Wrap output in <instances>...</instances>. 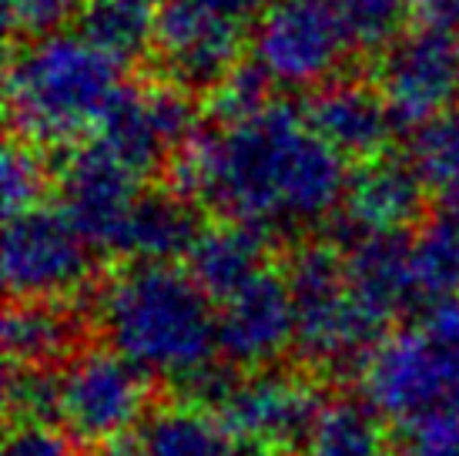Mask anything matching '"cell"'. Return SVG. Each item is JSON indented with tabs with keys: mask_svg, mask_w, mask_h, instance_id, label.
Returning <instances> with one entry per match:
<instances>
[{
	"mask_svg": "<svg viewBox=\"0 0 459 456\" xmlns=\"http://www.w3.org/2000/svg\"><path fill=\"white\" fill-rule=\"evenodd\" d=\"M171 189L265 235H295L342 208L345 158L306 111L272 101L245 121L198 135L168 158Z\"/></svg>",
	"mask_w": 459,
	"mask_h": 456,
	"instance_id": "obj_1",
	"label": "cell"
},
{
	"mask_svg": "<svg viewBox=\"0 0 459 456\" xmlns=\"http://www.w3.org/2000/svg\"><path fill=\"white\" fill-rule=\"evenodd\" d=\"M98 316L111 349L178 390L218 355L215 299L175 262H131L115 272Z\"/></svg>",
	"mask_w": 459,
	"mask_h": 456,
	"instance_id": "obj_2",
	"label": "cell"
},
{
	"mask_svg": "<svg viewBox=\"0 0 459 456\" xmlns=\"http://www.w3.org/2000/svg\"><path fill=\"white\" fill-rule=\"evenodd\" d=\"M121 91V64L81 31L27 38L7 67V114L21 141L71 148L94 135Z\"/></svg>",
	"mask_w": 459,
	"mask_h": 456,
	"instance_id": "obj_3",
	"label": "cell"
},
{
	"mask_svg": "<svg viewBox=\"0 0 459 456\" xmlns=\"http://www.w3.org/2000/svg\"><path fill=\"white\" fill-rule=\"evenodd\" d=\"M362 393L403 430L459 409V299L426 305L420 326L385 336L362 366Z\"/></svg>",
	"mask_w": 459,
	"mask_h": 456,
	"instance_id": "obj_4",
	"label": "cell"
},
{
	"mask_svg": "<svg viewBox=\"0 0 459 456\" xmlns=\"http://www.w3.org/2000/svg\"><path fill=\"white\" fill-rule=\"evenodd\" d=\"M285 282L295 303V349L319 373L362 369L385 339L389 322L349 289L345 252L329 241H306L289 259Z\"/></svg>",
	"mask_w": 459,
	"mask_h": 456,
	"instance_id": "obj_5",
	"label": "cell"
},
{
	"mask_svg": "<svg viewBox=\"0 0 459 456\" xmlns=\"http://www.w3.org/2000/svg\"><path fill=\"white\" fill-rule=\"evenodd\" d=\"M144 419L148 376L117 349H84L57 373V423L77 443H117Z\"/></svg>",
	"mask_w": 459,
	"mask_h": 456,
	"instance_id": "obj_6",
	"label": "cell"
},
{
	"mask_svg": "<svg viewBox=\"0 0 459 456\" xmlns=\"http://www.w3.org/2000/svg\"><path fill=\"white\" fill-rule=\"evenodd\" d=\"M255 61L279 88H322L339 77L352 40L332 0H275L252 31Z\"/></svg>",
	"mask_w": 459,
	"mask_h": 456,
	"instance_id": "obj_7",
	"label": "cell"
},
{
	"mask_svg": "<svg viewBox=\"0 0 459 456\" xmlns=\"http://www.w3.org/2000/svg\"><path fill=\"white\" fill-rule=\"evenodd\" d=\"M61 208H30L4 228V285L11 299H61L88 285L94 259Z\"/></svg>",
	"mask_w": 459,
	"mask_h": 456,
	"instance_id": "obj_8",
	"label": "cell"
},
{
	"mask_svg": "<svg viewBox=\"0 0 459 456\" xmlns=\"http://www.w3.org/2000/svg\"><path fill=\"white\" fill-rule=\"evenodd\" d=\"M248 24L208 11L198 0H161L154 24V57L165 81L185 91H212L242 64Z\"/></svg>",
	"mask_w": 459,
	"mask_h": 456,
	"instance_id": "obj_9",
	"label": "cell"
},
{
	"mask_svg": "<svg viewBox=\"0 0 459 456\" xmlns=\"http://www.w3.org/2000/svg\"><path fill=\"white\" fill-rule=\"evenodd\" d=\"M319 382L295 369H248L231 382L218 417L235 436L262 450H295L306 443L322 413Z\"/></svg>",
	"mask_w": 459,
	"mask_h": 456,
	"instance_id": "obj_10",
	"label": "cell"
},
{
	"mask_svg": "<svg viewBox=\"0 0 459 456\" xmlns=\"http://www.w3.org/2000/svg\"><path fill=\"white\" fill-rule=\"evenodd\" d=\"M399 127H420L449 111L459 94V44L453 34L416 27L379 54L376 77Z\"/></svg>",
	"mask_w": 459,
	"mask_h": 456,
	"instance_id": "obj_11",
	"label": "cell"
},
{
	"mask_svg": "<svg viewBox=\"0 0 459 456\" xmlns=\"http://www.w3.org/2000/svg\"><path fill=\"white\" fill-rule=\"evenodd\" d=\"M144 178L101 148L98 141L74 145L57 175L61 215L77 228L91 249L117 252V241L131 215V205L144 191Z\"/></svg>",
	"mask_w": 459,
	"mask_h": 456,
	"instance_id": "obj_12",
	"label": "cell"
},
{
	"mask_svg": "<svg viewBox=\"0 0 459 456\" xmlns=\"http://www.w3.org/2000/svg\"><path fill=\"white\" fill-rule=\"evenodd\" d=\"M295 346V303L285 276H262L218 303V355L235 369L275 366Z\"/></svg>",
	"mask_w": 459,
	"mask_h": 456,
	"instance_id": "obj_13",
	"label": "cell"
},
{
	"mask_svg": "<svg viewBox=\"0 0 459 456\" xmlns=\"http://www.w3.org/2000/svg\"><path fill=\"white\" fill-rule=\"evenodd\" d=\"M426 202L429 189L409 158L376 154L349 171L342 218L352 239L369 232H406L426 222Z\"/></svg>",
	"mask_w": 459,
	"mask_h": 456,
	"instance_id": "obj_14",
	"label": "cell"
},
{
	"mask_svg": "<svg viewBox=\"0 0 459 456\" xmlns=\"http://www.w3.org/2000/svg\"><path fill=\"white\" fill-rule=\"evenodd\" d=\"M302 111H306L308 125L316 127L335 152L342 158H356V162L383 154L393 131L399 127L379 84L362 81V77H332L308 94V104Z\"/></svg>",
	"mask_w": 459,
	"mask_h": 456,
	"instance_id": "obj_15",
	"label": "cell"
},
{
	"mask_svg": "<svg viewBox=\"0 0 459 456\" xmlns=\"http://www.w3.org/2000/svg\"><path fill=\"white\" fill-rule=\"evenodd\" d=\"M345 272L352 295L385 322L420 305L406 232L356 235L345 249Z\"/></svg>",
	"mask_w": 459,
	"mask_h": 456,
	"instance_id": "obj_16",
	"label": "cell"
},
{
	"mask_svg": "<svg viewBox=\"0 0 459 456\" xmlns=\"http://www.w3.org/2000/svg\"><path fill=\"white\" fill-rule=\"evenodd\" d=\"M202 222L188 195L168 189H144L131 205L117 252L134 262H178L188 259L202 235Z\"/></svg>",
	"mask_w": 459,
	"mask_h": 456,
	"instance_id": "obj_17",
	"label": "cell"
},
{
	"mask_svg": "<svg viewBox=\"0 0 459 456\" xmlns=\"http://www.w3.org/2000/svg\"><path fill=\"white\" fill-rule=\"evenodd\" d=\"M81 316L61 299H13L4 316L7 366H67L81 353Z\"/></svg>",
	"mask_w": 459,
	"mask_h": 456,
	"instance_id": "obj_18",
	"label": "cell"
},
{
	"mask_svg": "<svg viewBox=\"0 0 459 456\" xmlns=\"http://www.w3.org/2000/svg\"><path fill=\"white\" fill-rule=\"evenodd\" d=\"M268 239L272 235L258 228L221 218L218 225L202 228L188 252V272L215 303H221L268 268Z\"/></svg>",
	"mask_w": 459,
	"mask_h": 456,
	"instance_id": "obj_19",
	"label": "cell"
},
{
	"mask_svg": "<svg viewBox=\"0 0 459 456\" xmlns=\"http://www.w3.org/2000/svg\"><path fill=\"white\" fill-rule=\"evenodd\" d=\"M138 446L144 456H268V450L235 436L221 417L185 399L148 413Z\"/></svg>",
	"mask_w": 459,
	"mask_h": 456,
	"instance_id": "obj_20",
	"label": "cell"
},
{
	"mask_svg": "<svg viewBox=\"0 0 459 456\" xmlns=\"http://www.w3.org/2000/svg\"><path fill=\"white\" fill-rule=\"evenodd\" d=\"M91 141L108 148L141 178H148L165 158H171V145L154 114L152 91L138 84H121Z\"/></svg>",
	"mask_w": 459,
	"mask_h": 456,
	"instance_id": "obj_21",
	"label": "cell"
},
{
	"mask_svg": "<svg viewBox=\"0 0 459 456\" xmlns=\"http://www.w3.org/2000/svg\"><path fill=\"white\" fill-rule=\"evenodd\" d=\"M154 0H88L77 17V31L121 67L154 51Z\"/></svg>",
	"mask_w": 459,
	"mask_h": 456,
	"instance_id": "obj_22",
	"label": "cell"
},
{
	"mask_svg": "<svg viewBox=\"0 0 459 456\" xmlns=\"http://www.w3.org/2000/svg\"><path fill=\"white\" fill-rule=\"evenodd\" d=\"M302 456H389L383 417L359 399H332L312 423Z\"/></svg>",
	"mask_w": 459,
	"mask_h": 456,
	"instance_id": "obj_23",
	"label": "cell"
},
{
	"mask_svg": "<svg viewBox=\"0 0 459 456\" xmlns=\"http://www.w3.org/2000/svg\"><path fill=\"white\" fill-rule=\"evenodd\" d=\"M412 279L420 305L446 303L459 295V212L443 208L429 215L409 239Z\"/></svg>",
	"mask_w": 459,
	"mask_h": 456,
	"instance_id": "obj_24",
	"label": "cell"
},
{
	"mask_svg": "<svg viewBox=\"0 0 459 456\" xmlns=\"http://www.w3.org/2000/svg\"><path fill=\"white\" fill-rule=\"evenodd\" d=\"M409 162L416 165L429 195L439 198L443 208L459 212V111L429 118L426 125L412 127L409 135Z\"/></svg>",
	"mask_w": 459,
	"mask_h": 456,
	"instance_id": "obj_25",
	"label": "cell"
},
{
	"mask_svg": "<svg viewBox=\"0 0 459 456\" xmlns=\"http://www.w3.org/2000/svg\"><path fill=\"white\" fill-rule=\"evenodd\" d=\"M356 51L383 54L399 34H406L412 0H332Z\"/></svg>",
	"mask_w": 459,
	"mask_h": 456,
	"instance_id": "obj_26",
	"label": "cell"
},
{
	"mask_svg": "<svg viewBox=\"0 0 459 456\" xmlns=\"http://www.w3.org/2000/svg\"><path fill=\"white\" fill-rule=\"evenodd\" d=\"M48 185H51V171L38 145L21 138L11 141L0 158V195H4L7 218L38 208Z\"/></svg>",
	"mask_w": 459,
	"mask_h": 456,
	"instance_id": "obj_27",
	"label": "cell"
},
{
	"mask_svg": "<svg viewBox=\"0 0 459 456\" xmlns=\"http://www.w3.org/2000/svg\"><path fill=\"white\" fill-rule=\"evenodd\" d=\"M272 88H275V81L265 75L262 64L242 61L212 94H208V98H212V111L218 114L221 125L245 121V118H252V114H258L262 108H268V104L275 101V98H272Z\"/></svg>",
	"mask_w": 459,
	"mask_h": 456,
	"instance_id": "obj_28",
	"label": "cell"
},
{
	"mask_svg": "<svg viewBox=\"0 0 459 456\" xmlns=\"http://www.w3.org/2000/svg\"><path fill=\"white\" fill-rule=\"evenodd\" d=\"M4 399L13 423H54L57 419V373L34 366H7Z\"/></svg>",
	"mask_w": 459,
	"mask_h": 456,
	"instance_id": "obj_29",
	"label": "cell"
},
{
	"mask_svg": "<svg viewBox=\"0 0 459 456\" xmlns=\"http://www.w3.org/2000/svg\"><path fill=\"white\" fill-rule=\"evenodd\" d=\"M84 4L88 0H4V21L11 34L40 38L61 31L71 17H81Z\"/></svg>",
	"mask_w": 459,
	"mask_h": 456,
	"instance_id": "obj_30",
	"label": "cell"
},
{
	"mask_svg": "<svg viewBox=\"0 0 459 456\" xmlns=\"http://www.w3.org/2000/svg\"><path fill=\"white\" fill-rule=\"evenodd\" d=\"M4 456H77V440L54 423H13Z\"/></svg>",
	"mask_w": 459,
	"mask_h": 456,
	"instance_id": "obj_31",
	"label": "cell"
},
{
	"mask_svg": "<svg viewBox=\"0 0 459 456\" xmlns=\"http://www.w3.org/2000/svg\"><path fill=\"white\" fill-rule=\"evenodd\" d=\"M406 456H459V409H446L406 430Z\"/></svg>",
	"mask_w": 459,
	"mask_h": 456,
	"instance_id": "obj_32",
	"label": "cell"
},
{
	"mask_svg": "<svg viewBox=\"0 0 459 456\" xmlns=\"http://www.w3.org/2000/svg\"><path fill=\"white\" fill-rule=\"evenodd\" d=\"M412 17L420 27L456 34L459 31V0H412Z\"/></svg>",
	"mask_w": 459,
	"mask_h": 456,
	"instance_id": "obj_33",
	"label": "cell"
},
{
	"mask_svg": "<svg viewBox=\"0 0 459 456\" xmlns=\"http://www.w3.org/2000/svg\"><path fill=\"white\" fill-rule=\"evenodd\" d=\"M204 4L208 11L221 13V17H231V21H238V24H258V17L275 4V0H198Z\"/></svg>",
	"mask_w": 459,
	"mask_h": 456,
	"instance_id": "obj_34",
	"label": "cell"
},
{
	"mask_svg": "<svg viewBox=\"0 0 459 456\" xmlns=\"http://www.w3.org/2000/svg\"><path fill=\"white\" fill-rule=\"evenodd\" d=\"M91 456H144V453H141V446H131V443H125V440H117V443L98 446Z\"/></svg>",
	"mask_w": 459,
	"mask_h": 456,
	"instance_id": "obj_35",
	"label": "cell"
}]
</instances>
